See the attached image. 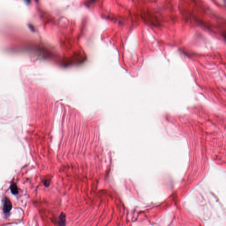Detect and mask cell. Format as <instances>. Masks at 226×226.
<instances>
[{
  "label": "cell",
  "instance_id": "7a4b0ae2",
  "mask_svg": "<svg viewBox=\"0 0 226 226\" xmlns=\"http://www.w3.org/2000/svg\"><path fill=\"white\" fill-rule=\"evenodd\" d=\"M66 224V215H64V213H62L60 215L58 219V226H65Z\"/></svg>",
  "mask_w": 226,
  "mask_h": 226
},
{
  "label": "cell",
  "instance_id": "3957f363",
  "mask_svg": "<svg viewBox=\"0 0 226 226\" xmlns=\"http://www.w3.org/2000/svg\"><path fill=\"white\" fill-rule=\"evenodd\" d=\"M10 190L12 193L13 194H17L18 193V188L16 184H13L11 186Z\"/></svg>",
  "mask_w": 226,
  "mask_h": 226
},
{
  "label": "cell",
  "instance_id": "6da1fadb",
  "mask_svg": "<svg viewBox=\"0 0 226 226\" xmlns=\"http://www.w3.org/2000/svg\"><path fill=\"white\" fill-rule=\"evenodd\" d=\"M12 206L11 202L8 198H5L4 200L3 211L5 213H9L12 208Z\"/></svg>",
  "mask_w": 226,
  "mask_h": 226
},
{
  "label": "cell",
  "instance_id": "277c9868",
  "mask_svg": "<svg viewBox=\"0 0 226 226\" xmlns=\"http://www.w3.org/2000/svg\"><path fill=\"white\" fill-rule=\"evenodd\" d=\"M225 39H226V35H225Z\"/></svg>",
  "mask_w": 226,
  "mask_h": 226
}]
</instances>
